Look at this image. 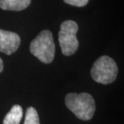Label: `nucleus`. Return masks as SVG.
Masks as SVG:
<instances>
[{
    "instance_id": "obj_1",
    "label": "nucleus",
    "mask_w": 124,
    "mask_h": 124,
    "mask_svg": "<svg viewBox=\"0 0 124 124\" xmlns=\"http://www.w3.org/2000/svg\"><path fill=\"white\" fill-rule=\"evenodd\" d=\"M65 105L79 119L88 121L95 112V101L88 93H70L65 97Z\"/></svg>"
},
{
    "instance_id": "obj_2",
    "label": "nucleus",
    "mask_w": 124,
    "mask_h": 124,
    "mask_svg": "<svg viewBox=\"0 0 124 124\" xmlns=\"http://www.w3.org/2000/svg\"><path fill=\"white\" fill-rule=\"evenodd\" d=\"M55 44L52 32L44 30L31 42L30 52L44 64H50L55 56Z\"/></svg>"
},
{
    "instance_id": "obj_3",
    "label": "nucleus",
    "mask_w": 124,
    "mask_h": 124,
    "mask_svg": "<svg viewBox=\"0 0 124 124\" xmlns=\"http://www.w3.org/2000/svg\"><path fill=\"white\" fill-rule=\"evenodd\" d=\"M118 69L115 61L108 56L99 57L93 64L91 77L96 82L108 85L115 81Z\"/></svg>"
},
{
    "instance_id": "obj_4",
    "label": "nucleus",
    "mask_w": 124,
    "mask_h": 124,
    "mask_svg": "<svg viewBox=\"0 0 124 124\" xmlns=\"http://www.w3.org/2000/svg\"><path fill=\"white\" fill-rule=\"evenodd\" d=\"M78 25L73 20H65L61 23L58 34V40L61 52L64 56H71L76 53L79 47L77 39Z\"/></svg>"
},
{
    "instance_id": "obj_5",
    "label": "nucleus",
    "mask_w": 124,
    "mask_h": 124,
    "mask_svg": "<svg viewBox=\"0 0 124 124\" xmlns=\"http://www.w3.org/2000/svg\"><path fill=\"white\" fill-rule=\"evenodd\" d=\"M20 44V37L18 34L0 29V52L7 55L14 53Z\"/></svg>"
},
{
    "instance_id": "obj_6",
    "label": "nucleus",
    "mask_w": 124,
    "mask_h": 124,
    "mask_svg": "<svg viewBox=\"0 0 124 124\" xmlns=\"http://www.w3.org/2000/svg\"><path fill=\"white\" fill-rule=\"evenodd\" d=\"M31 0H0V8L5 11H19L26 9Z\"/></svg>"
},
{
    "instance_id": "obj_7",
    "label": "nucleus",
    "mask_w": 124,
    "mask_h": 124,
    "mask_svg": "<svg viewBox=\"0 0 124 124\" xmlns=\"http://www.w3.org/2000/svg\"><path fill=\"white\" fill-rule=\"evenodd\" d=\"M23 115V108L19 105H14L5 116L2 124H19Z\"/></svg>"
},
{
    "instance_id": "obj_8",
    "label": "nucleus",
    "mask_w": 124,
    "mask_h": 124,
    "mask_svg": "<svg viewBox=\"0 0 124 124\" xmlns=\"http://www.w3.org/2000/svg\"><path fill=\"white\" fill-rule=\"evenodd\" d=\"M23 124H39V115L34 107H28L26 110Z\"/></svg>"
},
{
    "instance_id": "obj_9",
    "label": "nucleus",
    "mask_w": 124,
    "mask_h": 124,
    "mask_svg": "<svg viewBox=\"0 0 124 124\" xmlns=\"http://www.w3.org/2000/svg\"><path fill=\"white\" fill-rule=\"evenodd\" d=\"M64 2L67 4L72 5V6L81 7L85 6L88 3L89 0H64Z\"/></svg>"
},
{
    "instance_id": "obj_10",
    "label": "nucleus",
    "mask_w": 124,
    "mask_h": 124,
    "mask_svg": "<svg viewBox=\"0 0 124 124\" xmlns=\"http://www.w3.org/2000/svg\"><path fill=\"white\" fill-rule=\"evenodd\" d=\"M2 70H3V61L0 58V73H2Z\"/></svg>"
}]
</instances>
